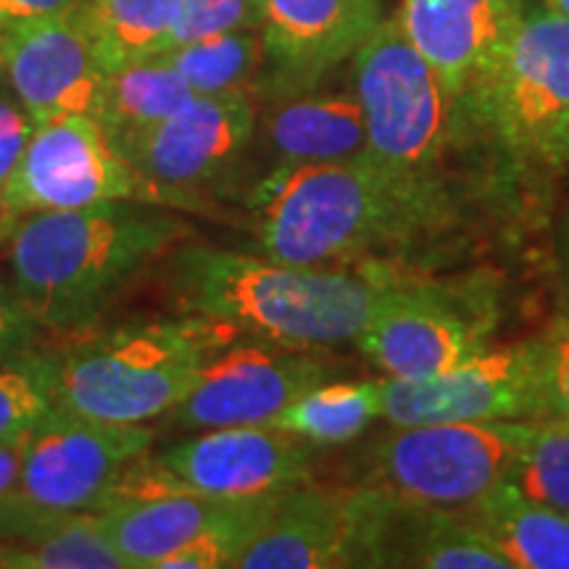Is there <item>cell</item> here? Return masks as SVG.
I'll return each mask as SVG.
<instances>
[{
	"label": "cell",
	"instance_id": "obj_14",
	"mask_svg": "<svg viewBox=\"0 0 569 569\" xmlns=\"http://www.w3.org/2000/svg\"><path fill=\"white\" fill-rule=\"evenodd\" d=\"M356 567L515 569L459 509L353 488Z\"/></svg>",
	"mask_w": 569,
	"mask_h": 569
},
{
	"label": "cell",
	"instance_id": "obj_33",
	"mask_svg": "<svg viewBox=\"0 0 569 569\" xmlns=\"http://www.w3.org/2000/svg\"><path fill=\"white\" fill-rule=\"evenodd\" d=\"M34 127L38 124L32 122V117L27 113L24 106H19L17 101H11L9 96L0 92V196H3L6 184H9L19 159L24 156V148L32 138ZM0 222H3V217H0Z\"/></svg>",
	"mask_w": 569,
	"mask_h": 569
},
{
	"label": "cell",
	"instance_id": "obj_15",
	"mask_svg": "<svg viewBox=\"0 0 569 569\" xmlns=\"http://www.w3.org/2000/svg\"><path fill=\"white\" fill-rule=\"evenodd\" d=\"M161 461L196 493L280 496L309 482L311 443L274 425L217 427L163 448Z\"/></svg>",
	"mask_w": 569,
	"mask_h": 569
},
{
	"label": "cell",
	"instance_id": "obj_28",
	"mask_svg": "<svg viewBox=\"0 0 569 569\" xmlns=\"http://www.w3.org/2000/svg\"><path fill=\"white\" fill-rule=\"evenodd\" d=\"M507 482L532 501L569 517V422L553 415L536 419Z\"/></svg>",
	"mask_w": 569,
	"mask_h": 569
},
{
	"label": "cell",
	"instance_id": "obj_30",
	"mask_svg": "<svg viewBox=\"0 0 569 569\" xmlns=\"http://www.w3.org/2000/svg\"><path fill=\"white\" fill-rule=\"evenodd\" d=\"M56 359L21 353L0 365V440L24 436L53 409Z\"/></svg>",
	"mask_w": 569,
	"mask_h": 569
},
{
	"label": "cell",
	"instance_id": "obj_9",
	"mask_svg": "<svg viewBox=\"0 0 569 569\" xmlns=\"http://www.w3.org/2000/svg\"><path fill=\"white\" fill-rule=\"evenodd\" d=\"M493 327L496 306L482 290L388 280L356 343L386 377L425 380L486 351Z\"/></svg>",
	"mask_w": 569,
	"mask_h": 569
},
{
	"label": "cell",
	"instance_id": "obj_29",
	"mask_svg": "<svg viewBox=\"0 0 569 569\" xmlns=\"http://www.w3.org/2000/svg\"><path fill=\"white\" fill-rule=\"evenodd\" d=\"M277 496L240 498L227 515L206 528L201 536L180 546L161 561V569H219L234 567L251 540L272 517Z\"/></svg>",
	"mask_w": 569,
	"mask_h": 569
},
{
	"label": "cell",
	"instance_id": "obj_38",
	"mask_svg": "<svg viewBox=\"0 0 569 569\" xmlns=\"http://www.w3.org/2000/svg\"><path fill=\"white\" fill-rule=\"evenodd\" d=\"M546 6H551L553 11L561 13L565 19H569V0H546Z\"/></svg>",
	"mask_w": 569,
	"mask_h": 569
},
{
	"label": "cell",
	"instance_id": "obj_21",
	"mask_svg": "<svg viewBox=\"0 0 569 569\" xmlns=\"http://www.w3.org/2000/svg\"><path fill=\"white\" fill-rule=\"evenodd\" d=\"M240 498H219L188 490L101 511V525L127 569H159L169 553L201 536L206 528L219 522Z\"/></svg>",
	"mask_w": 569,
	"mask_h": 569
},
{
	"label": "cell",
	"instance_id": "obj_4",
	"mask_svg": "<svg viewBox=\"0 0 569 569\" xmlns=\"http://www.w3.org/2000/svg\"><path fill=\"white\" fill-rule=\"evenodd\" d=\"M234 340L209 319H142L56 359L53 407L113 425L167 415L196 388L213 351Z\"/></svg>",
	"mask_w": 569,
	"mask_h": 569
},
{
	"label": "cell",
	"instance_id": "obj_36",
	"mask_svg": "<svg viewBox=\"0 0 569 569\" xmlns=\"http://www.w3.org/2000/svg\"><path fill=\"white\" fill-rule=\"evenodd\" d=\"M24 436L0 440V509L6 507L13 488H17L21 475V461H24Z\"/></svg>",
	"mask_w": 569,
	"mask_h": 569
},
{
	"label": "cell",
	"instance_id": "obj_35",
	"mask_svg": "<svg viewBox=\"0 0 569 569\" xmlns=\"http://www.w3.org/2000/svg\"><path fill=\"white\" fill-rule=\"evenodd\" d=\"M82 3L84 0H0V34L32 21L69 17Z\"/></svg>",
	"mask_w": 569,
	"mask_h": 569
},
{
	"label": "cell",
	"instance_id": "obj_26",
	"mask_svg": "<svg viewBox=\"0 0 569 569\" xmlns=\"http://www.w3.org/2000/svg\"><path fill=\"white\" fill-rule=\"evenodd\" d=\"M382 417V380L332 382L296 398L274 417V427L309 440L311 446H338L359 438Z\"/></svg>",
	"mask_w": 569,
	"mask_h": 569
},
{
	"label": "cell",
	"instance_id": "obj_23",
	"mask_svg": "<svg viewBox=\"0 0 569 569\" xmlns=\"http://www.w3.org/2000/svg\"><path fill=\"white\" fill-rule=\"evenodd\" d=\"M182 0H84L71 17L106 71L153 59L172 48Z\"/></svg>",
	"mask_w": 569,
	"mask_h": 569
},
{
	"label": "cell",
	"instance_id": "obj_22",
	"mask_svg": "<svg viewBox=\"0 0 569 569\" xmlns=\"http://www.w3.org/2000/svg\"><path fill=\"white\" fill-rule=\"evenodd\" d=\"M515 569H569V517L522 496L511 482L459 509Z\"/></svg>",
	"mask_w": 569,
	"mask_h": 569
},
{
	"label": "cell",
	"instance_id": "obj_5",
	"mask_svg": "<svg viewBox=\"0 0 569 569\" xmlns=\"http://www.w3.org/2000/svg\"><path fill=\"white\" fill-rule=\"evenodd\" d=\"M509 159L557 172L569 163V19L525 6L509 46L486 77L457 98Z\"/></svg>",
	"mask_w": 569,
	"mask_h": 569
},
{
	"label": "cell",
	"instance_id": "obj_8",
	"mask_svg": "<svg viewBox=\"0 0 569 569\" xmlns=\"http://www.w3.org/2000/svg\"><path fill=\"white\" fill-rule=\"evenodd\" d=\"M153 432L51 409L27 430L17 488L0 509V538L51 519L92 511L127 461L146 453Z\"/></svg>",
	"mask_w": 569,
	"mask_h": 569
},
{
	"label": "cell",
	"instance_id": "obj_17",
	"mask_svg": "<svg viewBox=\"0 0 569 569\" xmlns=\"http://www.w3.org/2000/svg\"><path fill=\"white\" fill-rule=\"evenodd\" d=\"M380 24V0H264V88L311 92Z\"/></svg>",
	"mask_w": 569,
	"mask_h": 569
},
{
	"label": "cell",
	"instance_id": "obj_31",
	"mask_svg": "<svg viewBox=\"0 0 569 569\" xmlns=\"http://www.w3.org/2000/svg\"><path fill=\"white\" fill-rule=\"evenodd\" d=\"M261 21H264V0H182L172 48L213 34L261 30Z\"/></svg>",
	"mask_w": 569,
	"mask_h": 569
},
{
	"label": "cell",
	"instance_id": "obj_1",
	"mask_svg": "<svg viewBox=\"0 0 569 569\" xmlns=\"http://www.w3.org/2000/svg\"><path fill=\"white\" fill-rule=\"evenodd\" d=\"M251 206L261 253L298 267L403 251L453 219L436 174L401 172L367 151L343 161L274 167Z\"/></svg>",
	"mask_w": 569,
	"mask_h": 569
},
{
	"label": "cell",
	"instance_id": "obj_18",
	"mask_svg": "<svg viewBox=\"0 0 569 569\" xmlns=\"http://www.w3.org/2000/svg\"><path fill=\"white\" fill-rule=\"evenodd\" d=\"M525 0H403L401 27L453 98L501 59Z\"/></svg>",
	"mask_w": 569,
	"mask_h": 569
},
{
	"label": "cell",
	"instance_id": "obj_12",
	"mask_svg": "<svg viewBox=\"0 0 569 569\" xmlns=\"http://www.w3.org/2000/svg\"><path fill=\"white\" fill-rule=\"evenodd\" d=\"M327 377L330 365L317 348L234 338L209 356L196 388L172 409L174 425L182 430L269 425Z\"/></svg>",
	"mask_w": 569,
	"mask_h": 569
},
{
	"label": "cell",
	"instance_id": "obj_24",
	"mask_svg": "<svg viewBox=\"0 0 569 569\" xmlns=\"http://www.w3.org/2000/svg\"><path fill=\"white\" fill-rule=\"evenodd\" d=\"M193 98L196 92L180 74V69L161 53L109 71L96 119L119 148L134 134L174 117Z\"/></svg>",
	"mask_w": 569,
	"mask_h": 569
},
{
	"label": "cell",
	"instance_id": "obj_3",
	"mask_svg": "<svg viewBox=\"0 0 569 569\" xmlns=\"http://www.w3.org/2000/svg\"><path fill=\"white\" fill-rule=\"evenodd\" d=\"M184 234L167 211L127 201L32 213L9 238L13 288L38 325L74 330Z\"/></svg>",
	"mask_w": 569,
	"mask_h": 569
},
{
	"label": "cell",
	"instance_id": "obj_11",
	"mask_svg": "<svg viewBox=\"0 0 569 569\" xmlns=\"http://www.w3.org/2000/svg\"><path fill=\"white\" fill-rule=\"evenodd\" d=\"M146 201V184L122 159L96 117H63L34 127L13 169L0 217L19 219L42 211H67L103 201Z\"/></svg>",
	"mask_w": 569,
	"mask_h": 569
},
{
	"label": "cell",
	"instance_id": "obj_40",
	"mask_svg": "<svg viewBox=\"0 0 569 569\" xmlns=\"http://www.w3.org/2000/svg\"><path fill=\"white\" fill-rule=\"evenodd\" d=\"M0 71H3V63H0Z\"/></svg>",
	"mask_w": 569,
	"mask_h": 569
},
{
	"label": "cell",
	"instance_id": "obj_20",
	"mask_svg": "<svg viewBox=\"0 0 569 569\" xmlns=\"http://www.w3.org/2000/svg\"><path fill=\"white\" fill-rule=\"evenodd\" d=\"M267 138L280 159L277 167L353 159L367 151L365 109L356 92L282 98L269 113Z\"/></svg>",
	"mask_w": 569,
	"mask_h": 569
},
{
	"label": "cell",
	"instance_id": "obj_7",
	"mask_svg": "<svg viewBox=\"0 0 569 569\" xmlns=\"http://www.w3.org/2000/svg\"><path fill=\"white\" fill-rule=\"evenodd\" d=\"M353 92L365 109L367 153L401 172L432 174L457 127V98L398 17L380 19L356 48Z\"/></svg>",
	"mask_w": 569,
	"mask_h": 569
},
{
	"label": "cell",
	"instance_id": "obj_2",
	"mask_svg": "<svg viewBox=\"0 0 569 569\" xmlns=\"http://www.w3.org/2000/svg\"><path fill=\"white\" fill-rule=\"evenodd\" d=\"M167 284L180 315L222 325L234 338L319 351L365 332L388 280L184 246L169 259Z\"/></svg>",
	"mask_w": 569,
	"mask_h": 569
},
{
	"label": "cell",
	"instance_id": "obj_25",
	"mask_svg": "<svg viewBox=\"0 0 569 569\" xmlns=\"http://www.w3.org/2000/svg\"><path fill=\"white\" fill-rule=\"evenodd\" d=\"M96 511H77L0 543V569H122Z\"/></svg>",
	"mask_w": 569,
	"mask_h": 569
},
{
	"label": "cell",
	"instance_id": "obj_19",
	"mask_svg": "<svg viewBox=\"0 0 569 569\" xmlns=\"http://www.w3.org/2000/svg\"><path fill=\"white\" fill-rule=\"evenodd\" d=\"M353 490L290 488L234 567L332 569L356 567Z\"/></svg>",
	"mask_w": 569,
	"mask_h": 569
},
{
	"label": "cell",
	"instance_id": "obj_13",
	"mask_svg": "<svg viewBox=\"0 0 569 569\" xmlns=\"http://www.w3.org/2000/svg\"><path fill=\"white\" fill-rule=\"evenodd\" d=\"M251 92L196 96L174 117L117 148L146 184L148 203L184 201L219 180L253 138Z\"/></svg>",
	"mask_w": 569,
	"mask_h": 569
},
{
	"label": "cell",
	"instance_id": "obj_37",
	"mask_svg": "<svg viewBox=\"0 0 569 569\" xmlns=\"http://www.w3.org/2000/svg\"><path fill=\"white\" fill-rule=\"evenodd\" d=\"M557 253H559V269H561V282H565V290L569 296V206L559 222V234H557Z\"/></svg>",
	"mask_w": 569,
	"mask_h": 569
},
{
	"label": "cell",
	"instance_id": "obj_27",
	"mask_svg": "<svg viewBox=\"0 0 569 569\" xmlns=\"http://www.w3.org/2000/svg\"><path fill=\"white\" fill-rule=\"evenodd\" d=\"M180 69L196 96L248 92L264 71L261 30L224 32L163 53Z\"/></svg>",
	"mask_w": 569,
	"mask_h": 569
},
{
	"label": "cell",
	"instance_id": "obj_34",
	"mask_svg": "<svg viewBox=\"0 0 569 569\" xmlns=\"http://www.w3.org/2000/svg\"><path fill=\"white\" fill-rule=\"evenodd\" d=\"M546 343V369H549L551 415L569 422V315L561 317Z\"/></svg>",
	"mask_w": 569,
	"mask_h": 569
},
{
	"label": "cell",
	"instance_id": "obj_32",
	"mask_svg": "<svg viewBox=\"0 0 569 569\" xmlns=\"http://www.w3.org/2000/svg\"><path fill=\"white\" fill-rule=\"evenodd\" d=\"M38 332V319L21 301L13 284L0 280V365L27 353Z\"/></svg>",
	"mask_w": 569,
	"mask_h": 569
},
{
	"label": "cell",
	"instance_id": "obj_10",
	"mask_svg": "<svg viewBox=\"0 0 569 569\" xmlns=\"http://www.w3.org/2000/svg\"><path fill=\"white\" fill-rule=\"evenodd\" d=\"M382 417L390 425L551 417L543 338L486 348L465 365L425 380L382 377Z\"/></svg>",
	"mask_w": 569,
	"mask_h": 569
},
{
	"label": "cell",
	"instance_id": "obj_6",
	"mask_svg": "<svg viewBox=\"0 0 569 569\" xmlns=\"http://www.w3.org/2000/svg\"><path fill=\"white\" fill-rule=\"evenodd\" d=\"M532 422L390 425L361 457V486L430 507L465 509L509 478Z\"/></svg>",
	"mask_w": 569,
	"mask_h": 569
},
{
	"label": "cell",
	"instance_id": "obj_39",
	"mask_svg": "<svg viewBox=\"0 0 569 569\" xmlns=\"http://www.w3.org/2000/svg\"><path fill=\"white\" fill-rule=\"evenodd\" d=\"M0 224H3V222H0ZM3 227H6V224H3ZM6 230H9V227H6ZM9 232H11V230H9Z\"/></svg>",
	"mask_w": 569,
	"mask_h": 569
},
{
	"label": "cell",
	"instance_id": "obj_16",
	"mask_svg": "<svg viewBox=\"0 0 569 569\" xmlns=\"http://www.w3.org/2000/svg\"><path fill=\"white\" fill-rule=\"evenodd\" d=\"M0 63L34 124L98 113L109 71L71 13L0 34Z\"/></svg>",
	"mask_w": 569,
	"mask_h": 569
}]
</instances>
